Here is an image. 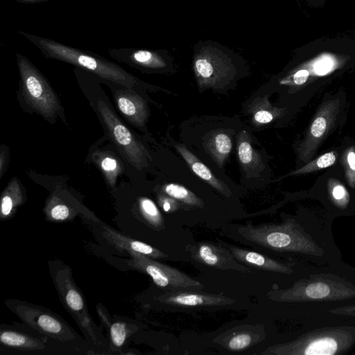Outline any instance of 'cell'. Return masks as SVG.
Listing matches in <instances>:
<instances>
[{
  "mask_svg": "<svg viewBox=\"0 0 355 355\" xmlns=\"http://www.w3.org/2000/svg\"><path fill=\"white\" fill-rule=\"evenodd\" d=\"M19 33L35 46L46 58L64 62L129 89L137 88L139 80L124 69L103 57L52 39L19 31Z\"/></svg>",
  "mask_w": 355,
  "mask_h": 355,
  "instance_id": "1",
  "label": "cell"
},
{
  "mask_svg": "<svg viewBox=\"0 0 355 355\" xmlns=\"http://www.w3.org/2000/svg\"><path fill=\"white\" fill-rule=\"evenodd\" d=\"M237 234L249 243L279 252H295L307 254H321V249L293 220L281 225H237Z\"/></svg>",
  "mask_w": 355,
  "mask_h": 355,
  "instance_id": "2",
  "label": "cell"
},
{
  "mask_svg": "<svg viewBox=\"0 0 355 355\" xmlns=\"http://www.w3.org/2000/svg\"><path fill=\"white\" fill-rule=\"evenodd\" d=\"M355 342V330L347 327L315 329L289 343L267 347L264 355H334L349 350Z\"/></svg>",
  "mask_w": 355,
  "mask_h": 355,
  "instance_id": "3",
  "label": "cell"
},
{
  "mask_svg": "<svg viewBox=\"0 0 355 355\" xmlns=\"http://www.w3.org/2000/svg\"><path fill=\"white\" fill-rule=\"evenodd\" d=\"M22 94L36 113L49 120L61 113L58 96L45 76L23 54L16 53Z\"/></svg>",
  "mask_w": 355,
  "mask_h": 355,
  "instance_id": "4",
  "label": "cell"
},
{
  "mask_svg": "<svg viewBox=\"0 0 355 355\" xmlns=\"http://www.w3.org/2000/svg\"><path fill=\"white\" fill-rule=\"evenodd\" d=\"M268 297L279 302L308 300H338L355 296V288L327 277H314L296 282L289 288L279 289L276 284L268 292Z\"/></svg>",
  "mask_w": 355,
  "mask_h": 355,
  "instance_id": "5",
  "label": "cell"
},
{
  "mask_svg": "<svg viewBox=\"0 0 355 355\" xmlns=\"http://www.w3.org/2000/svg\"><path fill=\"white\" fill-rule=\"evenodd\" d=\"M97 110L108 135L124 158L138 170L146 167L148 153L142 144L103 99L98 100Z\"/></svg>",
  "mask_w": 355,
  "mask_h": 355,
  "instance_id": "6",
  "label": "cell"
},
{
  "mask_svg": "<svg viewBox=\"0 0 355 355\" xmlns=\"http://www.w3.org/2000/svg\"><path fill=\"white\" fill-rule=\"evenodd\" d=\"M131 256L128 264L146 274L154 283L167 291L178 290L202 291L204 286L200 282L187 275L184 272L161 263L144 254L135 252H128Z\"/></svg>",
  "mask_w": 355,
  "mask_h": 355,
  "instance_id": "7",
  "label": "cell"
},
{
  "mask_svg": "<svg viewBox=\"0 0 355 355\" xmlns=\"http://www.w3.org/2000/svg\"><path fill=\"white\" fill-rule=\"evenodd\" d=\"M340 111V101L338 98H331L321 104L297 148V158L301 162L306 164L311 161L335 124Z\"/></svg>",
  "mask_w": 355,
  "mask_h": 355,
  "instance_id": "8",
  "label": "cell"
},
{
  "mask_svg": "<svg viewBox=\"0 0 355 355\" xmlns=\"http://www.w3.org/2000/svg\"><path fill=\"white\" fill-rule=\"evenodd\" d=\"M193 69L198 85L216 87L229 80L234 72L231 60L215 49L206 48L195 57Z\"/></svg>",
  "mask_w": 355,
  "mask_h": 355,
  "instance_id": "9",
  "label": "cell"
},
{
  "mask_svg": "<svg viewBox=\"0 0 355 355\" xmlns=\"http://www.w3.org/2000/svg\"><path fill=\"white\" fill-rule=\"evenodd\" d=\"M187 251L194 260L210 267L245 273L252 272L250 267L241 264L221 244L200 242L188 245Z\"/></svg>",
  "mask_w": 355,
  "mask_h": 355,
  "instance_id": "10",
  "label": "cell"
},
{
  "mask_svg": "<svg viewBox=\"0 0 355 355\" xmlns=\"http://www.w3.org/2000/svg\"><path fill=\"white\" fill-rule=\"evenodd\" d=\"M201 291L178 290L166 291L158 297L166 305L175 307H202L231 305L235 300L222 294H211Z\"/></svg>",
  "mask_w": 355,
  "mask_h": 355,
  "instance_id": "11",
  "label": "cell"
},
{
  "mask_svg": "<svg viewBox=\"0 0 355 355\" xmlns=\"http://www.w3.org/2000/svg\"><path fill=\"white\" fill-rule=\"evenodd\" d=\"M114 98L118 110L130 123L138 127L145 124L148 109L141 96L127 88L116 91Z\"/></svg>",
  "mask_w": 355,
  "mask_h": 355,
  "instance_id": "12",
  "label": "cell"
},
{
  "mask_svg": "<svg viewBox=\"0 0 355 355\" xmlns=\"http://www.w3.org/2000/svg\"><path fill=\"white\" fill-rule=\"evenodd\" d=\"M220 242L221 245L230 250L234 259L248 267L287 275L293 272L288 265L272 259L264 254Z\"/></svg>",
  "mask_w": 355,
  "mask_h": 355,
  "instance_id": "13",
  "label": "cell"
},
{
  "mask_svg": "<svg viewBox=\"0 0 355 355\" xmlns=\"http://www.w3.org/2000/svg\"><path fill=\"white\" fill-rule=\"evenodd\" d=\"M108 53L114 59L141 69H159L166 66L159 53L150 50L119 48L109 49Z\"/></svg>",
  "mask_w": 355,
  "mask_h": 355,
  "instance_id": "14",
  "label": "cell"
},
{
  "mask_svg": "<svg viewBox=\"0 0 355 355\" xmlns=\"http://www.w3.org/2000/svg\"><path fill=\"white\" fill-rule=\"evenodd\" d=\"M175 148L196 175L206 181L222 194L226 196H231V191L228 187L220 180L218 179L210 169L184 146L182 144L175 145Z\"/></svg>",
  "mask_w": 355,
  "mask_h": 355,
  "instance_id": "15",
  "label": "cell"
},
{
  "mask_svg": "<svg viewBox=\"0 0 355 355\" xmlns=\"http://www.w3.org/2000/svg\"><path fill=\"white\" fill-rule=\"evenodd\" d=\"M104 229L107 237L109 238L118 248L125 250L127 252L140 253L153 259H160L167 257L166 254H164L159 250L145 243L125 236L107 227H105Z\"/></svg>",
  "mask_w": 355,
  "mask_h": 355,
  "instance_id": "16",
  "label": "cell"
},
{
  "mask_svg": "<svg viewBox=\"0 0 355 355\" xmlns=\"http://www.w3.org/2000/svg\"><path fill=\"white\" fill-rule=\"evenodd\" d=\"M333 61L327 58L317 60L315 63V67H311V70L305 66H302L282 78L279 80V84L290 87L302 86L307 83L311 74L321 76L322 74L327 73L332 69V66H334Z\"/></svg>",
  "mask_w": 355,
  "mask_h": 355,
  "instance_id": "17",
  "label": "cell"
},
{
  "mask_svg": "<svg viewBox=\"0 0 355 355\" xmlns=\"http://www.w3.org/2000/svg\"><path fill=\"white\" fill-rule=\"evenodd\" d=\"M23 191L19 180L13 178L3 190L1 198L0 214L2 218L10 216L23 203Z\"/></svg>",
  "mask_w": 355,
  "mask_h": 355,
  "instance_id": "18",
  "label": "cell"
},
{
  "mask_svg": "<svg viewBox=\"0 0 355 355\" xmlns=\"http://www.w3.org/2000/svg\"><path fill=\"white\" fill-rule=\"evenodd\" d=\"M205 146L218 165L222 166L231 152L232 144L227 134L216 132L209 137Z\"/></svg>",
  "mask_w": 355,
  "mask_h": 355,
  "instance_id": "19",
  "label": "cell"
},
{
  "mask_svg": "<svg viewBox=\"0 0 355 355\" xmlns=\"http://www.w3.org/2000/svg\"><path fill=\"white\" fill-rule=\"evenodd\" d=\"M92 157L101 170L108 184L114 187L118 176L122 173L123 169L120 161L109 152H96Z\"/></svg>",
  "mask_w": 355,
  "mask_h": 355,
  "instance_id": "20",
  "label": "cell"
},
{
  "mask_svg": "<svg viewBox=\"0 0 355 355\" xmlns=\"http://www.w3.org/2000/svg\"><path fill=\"white\" fill-rule=\"evenodd\" d=\"M259 338L250 329L243 328L229 334L224 339L223 345L229 350L241 351L259 341Z\"/></svg>",
  "mask_w": 355,
  "mask_h": 355,
  "instance_id": "21",
  "label": "cell"
},
{
  "mask_svg": "<svg viewBox=\"0 0 355 355\" xmlns=\"http://www.w3.org/2000/svg\"><path fill=\"white\" fill-rule=\"evenodd\" d=\"M64 299L67 307L78 316L81 317L80 322L84 327H89L88 315L83 299L77 288L73 284L67 286L64 291Z\"/></svg>",
  "mask_w": 355,
  "mask_h": 355,
  "instance_id": "22",
  "label": "cell"
},
{
  "mask_svg": "<svg viewBox=\"0 0 355 355\" xmlns=\"http://www.w3.org/2000/svg\"><path fill=\"white\" fill-rule=\"evenodd\" d=\"M163 193L172 197L184 205L202 207L203 202L192 191L182 185L176 183H168L163 186Z\"/></svg>",
  "mask_w": 355,
  "mask_h": 355,
  "instance_id": "23",
  "label": "cell"
},
{
  "mask_svg": "<svg viewBox=\"0 0 355 355\" xmlns=\"http://www.w3.org/2000/svg\"><path fill=\"white\" fill-rule=\"evenodd\" d=\"M336 160V154L334 151L325 153L317 158L309 162L304 166L290 173L282 176L280 179L291 175H296L304 173H312L319 170L324 169L334 165Z\"/></svg>",
  "mask_w": 355,
  "mask_h": 355,
  "instance_id": "24",
  "label": "cell"
},
{
  "mask_svg": "<svg viewBox=\"0 0 355 355\" xmlns=\"http://www.w3.org/2000/svg\"><path fill=\"white\" fill-rule=\"evenodd\" d=\"M0 340L5 345L25 349L40 348L42 344L23 334L8 330L1 331Z\"/></svg>",
  "mask_w": 355,
  "mask_h": 355,
  "instance_id": "25",
  "label": "cell"
},
{
  "mask_svg": "<svg viewBox=\"0 0 355 355\" xmlns=\"http://www.w3.org/2000/svg\"><path fill=\"white\" fill-rule=\"evenodd\" d=\"M140 212L144 219L153 227H164V219L155 203L150 198L142 197L139 200Z\"/></svg>",
  "mask_w": 355,
  "mask_h": 355,
  "instance_id": "26",
  "label": "cell"
},
{
  "mask_svg": "<svg viewBox=\"0 0 355 355\" xmlns=\"http://www.w3.org/2000/svg\"><path fill=\"white\" fill-rule=\"evenodd\" d=\"M247 135L245 132V135H243V132L241 133L238 144V157L244 168L254 167L259 159L248 139Z\"/></svg>",
  "mask_w": 355,
  "mask_h": 355,
  "instance_id": "27",
  "label": "cell"
},
{
  "mask_svg": "<svg viewBox=\"0 0 355 355\" xmlns=\"http://www.w3.org/2000/svg\"><path fill=\"white\" fill-rule=\"evenodd\" d=\"M253 120L258 124H266L280 114V110L272 107L267 99L258 101L254 103Z\"/></svg>",
  "mask_w": 355,
  "mask_h": 355,
  "instance_id": "28",
  "label": "cell"
},
{
  "mask_svg": "<svg viewBox=\"0 0 355 355\" xmlns=\"http://www.w3.org/2000/svg\"><path fill=\"white\" fill-rule=\"evenodd\" d=\"M35 324L42 331L53 334L60 335L64 332L63 324L55 317L41 313L35 318Z\"/></svg>",
  "mask_w": 355,
  "mask_h": 355,
  "instance_id": "29",
  "label": "cell"
},
{
  "mask_svg": "<svg viewBox=\"0 0 355 355\" xmlns=\"http://www.w3.org/2000/svg\"><path fill=\"white\" fill-rule=\"evenodd\" d=\"M46 214L53 220L62 221L72 215L70 208L57 198H53L47 205Z\"/></svg>",
  "mask_w": 355,
  "mask_h": 355,
  "instance_id": "30",
  "label": "cell"
},
{
  "mask_svg": "<svg viewBox=\"0 0 355 355\" xmlns=\"http://www.w3.org/2000/svg\"><path fill=\"white\" fill-rule=\"evenodd\" d=\"M328 190L332 201L338 206L343 207L349 200V195L346 188L337 180L329 179Z\"/></svg>",
  "mask_w": 355,
  "mask_h": 355,
  "instance_id": "31",
  "label": "cell"
},
{
  "mask_svg": "<svg viewBox=\"0 0 355 355\" xmlns=\"http://www.w3.org/2000/svg\"><path fill=\"white\" fill-rule=\"evenodd\" d=\"M342 163L347 182L352 188H355V148H347L343 154Z\"/></svg>",
  "mask_w": 355,
  "mask_h": 355,
  "instance_id": "32",
  "label": "cell"
},
{
  "mask_svg": "<svg viewBox=\"0 0 355 355\" xmlns=\"http://www.w3.org/2000/svg\"><path fill=\"white\" fill-rule=\"evenodd\" d=\"M110 336L112 343L116 347H121L127 336V329L125 324L115 322L110 327Z\"/></svg>",
  "mask_w": 355,
  "mask_h": 355,
  "instance_id": "33",
  "label": "cell"
},
{
  "mask_svg": "<svg viewBox=\"0 0 355 355\" xmlns=\"http://www.w3.org/2000/svg\"><path fill=\"white\" fill-rule=\"evenodd\" d=\"M157 202L161 208L166 213H173L180 207L178 200L164 193L158 196Z\"/></svg>",
  "mask_w": 355,
  "mask_h": 355,
  "instance_id": "34",
  "label": "cell"
},
{
  "mask_svg": "<svg viewBox=\"0 0 355 355\" xmlns=\"http://www.w3.org/2000/svg\"><path fill=\"white\" fill-rule=\"evenodd\" d=\"M336 314L355 316V305L336 308L331 310Z\"/></svg>",
  "mask_w": 355,
  "mask_h": 355,
  "instance_id": "35",
  "label": "cell"
},
{
  "mask_svg": "<svg viewBox=\"0 0 355 355\" xmlns=\"http://www.w3.org/2000/svg\"><path fill=\"white\" fill-rule=\"evenodd\" d=\"M8 161V153L6 150H1L0 155V178H1L6 171Z\"/></svg>",
  "mask_w": 355,
  "mask_h": 355,
  "instance_id": "36",
  "label": "cell"
},
{
  "mask_svg": "<svg viewBox=\"0 0 355 355\" xmlns=\"http://www.w3.org/2000/svg\"><path fill=\"white\" fill-rule=\"evenodd\" d=\"M20 3L24 4H35V3H40L44 2L51 1L53 0H14Z\"/></svg>",
  "mask_w": 355,
  "mask_h": 355,
  "instance_id": "37",
  "label": "cell"
}]
</instances>
